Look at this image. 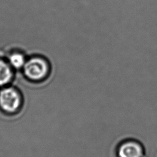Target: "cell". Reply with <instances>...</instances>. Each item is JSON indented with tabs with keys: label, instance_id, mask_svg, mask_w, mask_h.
<instances>
[{
	"label": "cell",
	"instance_id": "1",
	"mask_svg": "<svg viewBox=\"0 0 157 157\" xmlns=\"http://www.w3.org/2000/svg\"><path fill=\"white\" fill-rule=\"evenodd\" d=\"M24 72L26 77L31 80H40L45 77L47 72L46 63L39 58H33L25 63Z\"/></svg>",
	"mask_w": 157,
	"mask_h": 157
},
{
	"label": "cell",
	"instance_id": "2",
	"mask_svg": "<svg viewBox=\"0 0 157 157\" xmlns=\"http://www.w3.org/2000/svg\"><path fill=\"white\" fill-rule=\"evenodd\" d=\"M18 93L12 88H7L0 91V107L7 112L16 111L20 105Z\"/></svg>",
	"mask_w": 157,
	"mask_h": 157
},
{
	"label": "cell",
	"instance_id": "3",
	"mask_svg": "<svg viewBox=\"0 0 157 157\" xmlns=\"http://www.w3.org/2000/svg\"><path fill=\"white\" fill-rule=\"evenodd\" d=\"M118 157H143L144 148L138 142L128 140L122 142L117 150Z\"/></svg>",
	"mask_w": 157,
	"mask_h": 157
},
{
	"label": "cell",
	"instance_id": "4",
	"mask_svg": "<svg viewBox=\"0 0 157 157\" xmlns=\"http://www.w3.org/2000/svg\"><path fill=\"white\" fill-rule=\"evenodd\" d=\"M12 75L10 66L5 62L0 61V86L8 83Z\"/></svg>",
	"mask_w": 157,
	"mask_h": 157
},
{
	"label": "cell",
	"instance_id": "5",
	"mask_svg": "<svg viewBox=\"0 0 157 157\" xmlns=\"http://www.w3.org/2000/svg\"><path fill=\"white\" fill-rule=\"evenodd\" d=\"M10 64L15 68L19 69L23 66H24L25 64V58L24 56L18 53H13L10 55L9 58Z\"/></svg>",
	"mask_w": 157,
	"mask_h": 157
}]
</instances>
